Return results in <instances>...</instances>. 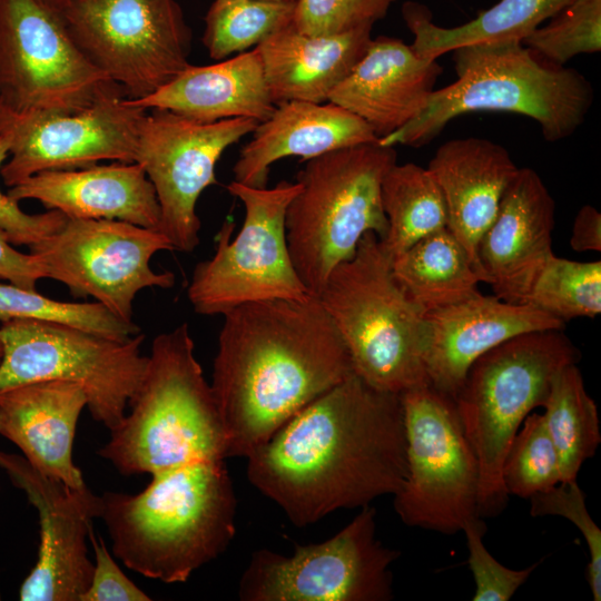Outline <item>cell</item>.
I'll list each match as a JSON object with an SVG mask.
<instances>
[{
  "mask_svg": "<svg viewBox=\"0 0 601 601\" xmlns=\"http://www.w3.org/2000/svg\"><path fill=\"white\" fill-rule=\"evenodd\" d=\"M119 88L81 52L58 9L43 0H0L3 106L76 112Z\"/></svg>",
  "mask_w": 601,
  "mask_h": 601,
  "instance_id": "obj_13",
  "label": "cell"
},
{
  "mask_svg": "<svg viewBox=\"0 0 601 601\" xmlns=\"http://www.w3.org/2000/svg\"><path fill=\"white\" fill-rule=\"evenodd\" d=\"M424 365L428 383L451 396L481 355L523 333L563 329L564 322L528 304L477 293L425 313Z\"/></svg>",
  "mask_w": 601,
  "mask_h": 601,
  "instance_id": "obj_19",
  "label": "cell"
},
{
  "mask_svg": "<svg viewBox=\"0 0 601 601\" xmlns=\"http://www.w3.org/2000/svg\"><path fill=\"white\" fill-rule=\"evenodd\" d=\"M38 319L62 323L114 338H128L140 333L132 321L127 322L97 302H61L46 297L36 289L13 284H0V322Z\"/></svg>",
  "mask_w": 601,
  "mask_h": 601,
  "instance_id": "obj_34",
  "label": "cell"
},
{
  "mask_svg": "<svg viewBox=\"0 0 601 601\" xmlns=\"http://www.w3.org/2000/svg\"><path fill=\"white\" fill-rule=\"evenodd\" d=\"M223 316L210 387L227 457H247L354 371L317 296L248 303Z\"/></svg>",
  "mask_w": 601,
  "mask_h": 601,
  "instance_id": "obj_2",
  "label": "cell"
},
{
  "mask_svg": "<svg viewBox=\"0 0 601 601\" xmlns=\"http://www.w3.org/2000/svg\"><path fill=\"white\" fill-rule=\"evenodd\" d=\"M571 0H499L476 18L453 28L432 22L430 10L417 2L406 1L402 14L414 36L411 45L422 58H437L454 49L491 42H522Z\"/></svg>",
  "mask_w": 601,
  "mask_h": 601,
  "instance_id": "obj_28",
  "label": "cell"
},
{
  "mask_svg": "<svg viewBox=\"0 0 601 601\" xmlns=\"http://www.w3.org/2000/svg\"><path fill=\"white\" fill-rule=\"evenodd\" d=\"M451 52L456 81L434 90L415 118L378 138L381 145L420 148L454 118L476 111L530 117L554 142L572 136L593 104V88L581 72L541 61L522 42L477 43Z\"/></svg>",
  "mask_w": 601,
  "mask_h": 601,
  "instance_id": "obj_4",
  "label": "cell"
},
{
  "mask_svg": "<svg viewBox=\"0 0 601 601\" xmlns=\"http://www.w3.org/2000/svg\"><path fill=\"white\" fill-rule=\"evenodd\" d=\"M394 277L424 312L464 300L477 293L481 276L447 228L431 233L392 262Z\"/></svg>",
  "mask_w": 601,
  "mask_h": 601,
  "instance_id": "obj_29",
  "label": "cell"
},
{
  "mask_svg": "<svg viewBox=\"0 0 601 601\" xmlns=\"http://www.w3.org/2000/svg\"><path fill=\"white\" fill-rule=\"evenodd\" d=\"M267 1H287V0H267Z\"/></svg>",
  "mask_w": 601,
  "mask_h": 601,
  "instance_id": "obj_46",
  "label": "cell"
},
{
  "mask_svg": "<svg viewBox=\"0 0 601 601\" xmlns=\"http://www.w3.org/2000/svg\"><path fill=\"white\" fill-rule=\"evenodd\" d=\"M555 203L539 174L519 168L477 247L482 282L506 302L521 304L553 254Z\"/></svg>",
  "mask_w": 601,
  "mask_h": 601,
  "instance_id": "obj_20",
  "label": "cell"
},
{
  "mask_svg": "<svg viewBox=\"0 0 601 601\" xmlns=\"http://www.w3.org/2000/svg\"><path fill=\"white\" fill-rule=\"evenodd\" d=\"M406 479L394 496L404 524L452 535L479 516L480 471L454 400L430 383L401 393Z\"/></svg>",
  "mask_w": 601,
  "mask_h": 601,
  "instance_id": "obj_11",
  "label": "cell"
},
{
  "mask_svg": "<svg viewBox=\"0 0 601 601\" xmlns=\"http://www.w3.org/2000/svg\"><path fill=\"white\" fill-rule=\"evenodd\" d=\"M426 168L442 193L447 228L462 244L482 279L477 247L519 167L502 145L466 137L442 144Z\"/></svg>",
  "mask_w": 601,
  "mask_h": 601,
  "instance_id": "obj_24",
  "label": "cell"
},
{
  "mask_svg": "<svg viewBox=\"0 0 601 601\" xmlns=\"http://www.w3.org/2000/svg\"><path fill=\"white\" fill-rule=\"evenodd\" d=\"M396 159L395 148L377 140L305 160L285 225L292 262L311 295L319 294L329 273L354 255L366 233L385 237L381 185Z\"/></svg>",
  "mask_w": 601,
  "mask_h": 601,
  "instance_id": "obj_8",
  "label": "cell"
},
{
  "mask_svg": "<svg viewBox=\"0 0 601 601\" xmlns=\"http://www.w3.org/2000/svg\"><path fill=\"white\" fill-rule=\"evenodd\" d=\"M9 157V141L0 136V169ZM67 217L58 210L30 215L0 189V229L11 244L30 246L60 229Z\"/></svg>",
  "mask_w": 601,
  "mask_h": 601,
  "instance_id": "obj_40",
  "label": "cell"
},
{
  "mask_svg": "<svg viewBox=\"0 0 601 601\" xmlns=\"http://www.w3.org/2000/svg\"><path fill=\"white\" fill-rule=\"evenodd\" d=\"M129 104L165 109L198 122L268 119L274 104L257 48L208 66L189 65L154 93Z\"/></svg>",
  "mask_w": 601,
  "mask_h": 601,
  "instance_id": "obj_26",
  "label": "cell"
},
{
  "mask_svg": "<svg viewBox=\"0 0 601 601\" xmlns=\"http://www.w3.org/2000/svg\"><path fill=\"white\" fill-rule=\"evenodd\" d=\"M294 7L295 0H215L205 16L203 43L215 60L247 51L288 26Z\"/></svg>",
  "mask_w": 601,
  "mask_h": 601,
  "instance_id": "obj_32",
  "label": "cell"
},
{
  "mask_svg": "<svg viewBox=\"0 0 601 601\" xmlns=\"http://www.w3.org/2000/svg\"><path fill=\"white\" fill-rule=\"evenodd\" d=\"M299 187L288 180L272 188L236 180L227 185L244 205L243 226L231 238L235 225L225 221L214 256L194 268L187 288L194 312L224 315L248 303L311 295L294 267L286 238L287 207Z\"/></svg>",
  "mask_w": 601,
  "mask_h": 601,
  "instance_id": "obj_10",
  "label": "cell"
},
{
  "mask_svg": "<svg viewBox=\"0 0 601 601\" xmlns=\"http://www.w3.org/2000/svg\"><path fill=\"white\" fill-rule=\"evenodd\" d=\"M146 110L129 104L121 88L76 112H20L0 102V136L9 141L1 177L12 187L48 170L78 169L102 160L135 162Z\"/></svg>",
  "mask_w": 601,
  "mask_h": 601,
  "instance_id": "obj_17",
  "label": "cell"
},
{
  "mask_svg": "<svg viewBox=\"0 0 601 601\" xmlns=\"http://www.w3.org/2000/svg\"><path fill=\"white\" fill-rule=\"evenodd\" d=\"M542 407L558 452L561 482L574 481L601 443L598 407L585 391L577 363L556 373Z\"/></svg>",
  "mask_w": 601,
  "mask_h": 601,
  "instance_id": "obj_31",
  "label": "cell"
},
{
  "mask_svg": "<svg viewBox=\"0 0 601 601\" xmlns=\"http://www.w3.org/2000/svg\"><path fill=\"white\" fill-rule=\"evenodd\" d=\"M259 122L231 118L198 122L165 109H147L141 117L135 162L151 181L160 208L159 231L174 250L190 253L199 244L196 204L218 184L215 168L223 152Z\"/></svg>",
  "mask_w": 601,
  "mask_h": 601,
  "instance_id": "obj_16",
  "label": "cell"
},
{
  "mask_svg": "<svg viewBox=\"0 0 601 601\" xmlns=\"http://www.w3.org/2000/svg\"><path fill=\"white\" fill-rule=\"evenodd\" d=\"M530 514L538 516H562L572 522L582 533L589 552L587 582L593 601L601 600V530L591 518L585 495L577 480L560 482L553 487L533 494Z\"/></svg>",
  "mask_w": 601,
  "mask_h": 601,
  "instance_id": "obj_37",
  "label": "cell"
},
{
  "mask_svg": "<svg viewBox=\"0 0 601 601\" xmlns=\"http://www.w3.org/2000/svg\"><path fill=\"white\" fill-rule=\"evenodd\" d=\"M546 21L522 41L541 61L563 67L578 55L601 50V0H571Z\"/></svg>",
  "mask_w": 601,
  "mask_h": 601,
  "instance_id": "obj_36",
  "label": "cell"
},
{
  "mask_svg": "<svg viewBox=\"0 0 601 601\" xmlns=\"http://www.w3.org/2000/svg\"><path fill=\"white\" fill-rule=\"evenodd\" d=\"M395 0H295L292 24L308 36H332L374 26Z\"/></svg>",
  "mask_w": 601,
  "mask_h": 601,
  "instance_id": "obj_38",
  "label": "cell"
},
{
  "mask_svg": "<svg viewBox=\"0 0 601 601\" xmlns=\"http://www.w3.org/2000/svg\"><path fill=\"white\" fill-rule=\"evenodd\" d=\"M563 329L516 335L481 355L454 397L480 471L477 514L497 516L508 505L502 467L524 418L542 407L556 373L578 363Z\"/></svg>",
  "mask_w": 601,
  "mask_h": 601,
  "instance_id": "obj_7",
  "label": "cell"
},
{
  "mask_svg": "<svg viewBox=\"0 0 601 601\" xmlns=\"http://www.w3.org/2000/svg\"><path fill=\"white\" fill-rule=\"evenodd\" d=\"M28 247L46 278L60 282L75 297H92L127 322L140 290L175 285L174 273L150 266L156 253L174 250L168 238L127 221L67 218L60 229Z\"/></svg>",
  "mask_w": 601,
  "mask_h": 601,
  "instance_id": "obj_15",
  "label": "cell"
},
{
  "mask_svg": "<svg viewBox=\"0 0 601 601\" xmlns=\"http://www.w3.org/2000/svg\"><path fill=\"white\" fill-rule=\"evenodd\" d=\"M246 459L249 482L296 526L395 495L406 479L401 394L352 373Z\"/></svg>",
  "mask_w": 601,
  "mask_h": 601,
  "instance_id": "obj_1",
  "label": "cell"
},
{
  "mask_svg": "<svg viewBox=\"0 0 601 601\" xmlns=\"http://www.w3.org/2000/svg\"><path fill=\"white\" fill-rule=\"evenodd\" d=\"M59 11L81 52L130 100L190 65L191 29L176 0H71Z\"/></svg>",
  "mask_w": 601,
  "mask_h": 601,
  "instance_id": "obj_12",
  "label": "cell"
},
{
  "mask_svg": "<svg viewBox=\"0 0 601 601\" xmlns=\"http://www.w3.org/2000/svg\"><path fill=\"white\" fill-rule=\"evenodd\" d=\"M387 219L382 244L392 258L424 236L447 227L442 193L427 168L414 162L391 167L381 185Z\"/></svg>",
  "mask_w": 601,
  "mask_h": 601,
  "instance_id": "obj_30",
  "label": "cell"
},
{
  "mask_svg": "<svg viewBox=\"0 0 601 601\" xmlns=\"http://www.w3.org/2000/svg\"><path fill=\"white\" fill-rule=\"evenodd\" d=\"M401 551L376 538V510L366 505L331 539L296 545L292 556L253 553L238 597L243 601H390L392 563Z\"/></svg>",
  "mask_w": 601,
  "mask_h": 601,
  "instance_id": "obj_14",
  "label": "cell"
},
{
  "mask_svg": "<svg viewBox=\"0 0 601 601\" xmlns=\"http://www.w3.org/2000/svg\"><path fill=\"white\" fill-rule=\"evenodd\" d=\"M8 195L38 200L67 218L116 219L155 230L160 225L155 188L138 162L42 171L10 187Z\"/></svg>",
  "mask_w": 601,
  "mask_h": 601,
  "instance_id": "obj_22",
  "label": "cell"
},
{
  "mask_svg": "<svg viewBox=\"0 0 601 601\" xmlns=\"http://www.w3.org/2000/svg\"><path fill=\"white\" fill-rule=\"evenodd\" d=\"M509 495L530 499L561 482L559 456L543 414L530 413L513 437L502 467Z\"/></svg>",
  "mask_w": 601,
  "mask_h": 601,
  "instance_id": "obj_35",
  "label": "cell"
},
{
  "mask_svg": "<svg viewBox=\"0 0 601 601\" xmlns=\"http://www.w3.org/2000/svg\"><path fill=\"white\" fill-rule=\"evenodd\" d=\"M462 531L469 550L467 563L475 582L473 601H510L541 563L538 561L520 570L501 564L483 543L486 526L480 516L467 522Z\"/></svg>",
  "mask_w": 601,
  "mask_h": 601,
  "instance_id": "obj_39",
  "label": "cell"
},
{
  "mask_svg": "<svg viewBox=\"0 0 601 601\" xmlns=\"http://www.w3.org/2000/svg\"><path fill=\"white\" fill-rule=\"evenodd\" d=\"M46 278V270L32 254L12 247L7 234L0 229V279L16 286L36 289V283Z\"/></svg>",
  "mask_w": 601,
  "mask_h": 601,
  "instance_id": "obj_42",
  "label": "cell"
},
{
  "mask_svg": "<svg viewBox=\"0 0 601 601\" xmlns=\"http://www.w3.org/2000/svg\"><path fill=\"white\" fill-rule=\"evenodd\" d=\"M95 561L91 580L80 601H149L151 598L136 585L114 560L101 536L89 532Z\"/></svg>",
  "mask_w": 601,
  "mask_h": 601,
  "instance_id": "obj_41",
  "label": "cell"
},
{
  "mask_svg": "<svg viewBox=\"0 0 601 601\" xmlns=\"http://www.w3.org/2000/svg\"><path fill=\"white\" fill-rule=\"evenodd\" d=\"M381 238L366 233L317 295L348 351L353 371L373 387L401 394L428 383L425 313L394 277Z\"/></svg>",
  "mask_w": 601,
  "mask_h": 601,
  "instance_id": "obj_6",
  "label": "cell"
},
{
  "mask_svg": "<svg viewBox=\"0 0 601 601\" xmlns=\"http://www.w3.org/2000/svg\"><path fill=\"white\" fill-rule=\"evenodd\" d=\"M48 4L55 7L56 9L60 10L63 8L67 3H69L71 0H43Z\"/></svg>",
  "mask_w": 601,
  "mask_h": 601,
  "instance_id": "obj_44",
  "label": "cell"
},
{
  "mask_svg": "<svg viewBox=\"0 0 601 601\" xmlns=\"http://www.w3.org/2000/svg\"><path fill=\"white\" fill-rule=\"evenodd\" d=\"M0 467L26 493L39 519L38 559L20 585L19 600L80 601L93 570L88 540L91 522L99 518V495L43 475L20 455L0 451Z\"/></svg>",
  "mask_w": 601,
  "mask_h": 601,
  "instance_id": "obj_18",
  "label": "cell"
},
{
  "mask_svg": "<svg viewBox=\"0 0 601 601\" xmlns=\"http://www.w3.org/2000/svg\"><path fill=\"white\" fill-rule=\"evenodd\" d=\"M2 353H3V351H2V344L0 343V361H1V358H2Z\"/></svg>",
  "mask_w": 601,
  "mask_h": 601,
  "instance_id": "obj_45",
  "label": "cell"
},
{
  "mask_svg": "<svg viewBox=\"0 0 601 601\" xmlns=\"http://www.w3.org/2000/svg\"><path fill=\"white\" fill-rule=\"evenodd\" d=\"M144 339L141 333L121 339L47 321L1 322L0 394L40 381L76 383L91 417L111 431L144 378Z\"/></svg>",
  "mask_w": 601,
  "mask_h": 601,
  "instance_id": "obj_9",
  "label": "cell"
},
{
  "mask_svg": "<svg viewBox=\"0 0 601 601\" xmlns=\"http://www.w3.org/2000/svg\"><path fill=\"white\" fill-rule=\"evenodd\" d=\"M373 26L332 36H308L292 22L256 48L275 105L297 100L326 102L365 53Z\"/></svg>",
  "mask_w": 601,
  "mask_h": 601,
  "instance_id": "obj_27",
  "label": "cell"
},
{
  "mask_svg": "<svg viewBox=\"0 0 601 601\" xmlns=\"http://www.w3.org/2000/svg\"><path fill=\"white\" fill-rule=\"evenodd\" d=\"M570 245L575 252L601 250V215L593 206L585 205L578 211Z\"/></svg>",
  "mask_w": 601,
  "mask_h": 601,
  "instance_id": "obj_43",
  "label": "cell"
},
{
  "mask_svg": "<svg viewBox=\"0 0 601 601\" xmlns=\"http://www.w3.org/2000/svg\"><path fill=\"white\" fill-rule=\"evenodd\" d=\"M378 138L361 118L331 102L290 100L276 105L240 149L233 171L236 181L266 187L270 166L284 158L303 161Z\"/></svg>",
  "mask_w": 601,
  "mask_h": 601,
  "instance_id": "obj_25",
  "label": "cell"
},
{
  "mask_svg": "<svg viewBox=\"0 0 601 601\" xmlns=\"http://www.w3.org/2000/svg\"><path fill=\"white\" fill-rule=\"evenodd\" d=\"M130 412L98 451L122 475L158 473L200 460H225L220 414L187 323L157 335Z\"/></svg>",
  "mask_w": 601,
  "mask_h": 601,
  "instance_id": "obj_5",
  "label": "cell"
},
{
  "mask_svg": "<svg viewBox=\"0 0 601 601\" xmlns=\"http://www.w3.org/2000/svg\"><path fill=\"white\" fill-rule=\"evenodd\" d=\"M521 304L565 322L601 312V262H575L552 254Z\"/></svg>",
  "mask_w": 601,
  "mask_h": 601,
  "instance_id": "obj_33",
  "label": "cell"
},
{
  "mask_svg": "<svg viewBox=\"0 0 601 601\" xmlns=\"http://www.w3.org/2000/svg\"><path fill=\"white\" fill-rule=\"evenodd\" d=\"M85 407L86 393L76 383L40 381L17 386L0 394V435L43 475L83 490L87 485L72 460V447Z\"/></svg>",
  "mask_w": 601,
  "mask_h": 601,
  "instance_id": "obj_23",
  "label": "cell"
},
{
  "mask_svg": "<svg viewBox=\"0 0 601 601\" xmlns=\"http://www.w3.org/2000/svg\"><path fill=\"white\" fill-rule=\"evenodd\" d=\"M442 72L437 60L420 57L401 39L377 37L328 101L364 120L382 138L420 114Z\"/></svg>",
  "mask_w": 601,
  "mask_h": 601,
  "instance_id": "obj_21",
  "label": "cell"
},
{
  "mask_svg": "<svg viewBox=\"0 0 601 601\" xmlns=\"http://www.w3.org/2000/svg\"><path fill=\"white\" fill-rule=\"evenodd\" d=\"M114 555L164 583L185 582L235 535L236 496L225 460H200L151 476L137 494L99 495Z\"/></svg>",
  "mask_w": 601,
  "mask_h": 601,
  "instance_id": "obj_3",
  "label": "cell"
}]
</instances>
